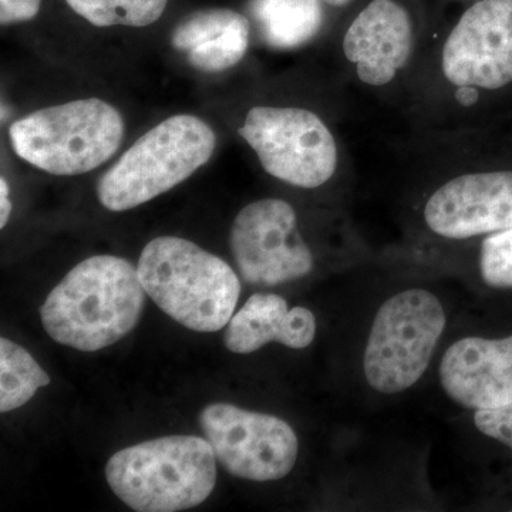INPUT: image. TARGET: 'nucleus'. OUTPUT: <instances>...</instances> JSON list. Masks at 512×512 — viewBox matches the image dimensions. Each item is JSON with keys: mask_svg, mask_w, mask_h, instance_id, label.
I'll return each instance as SVG.
<instances>
[{"mask_svg": "<svg viewBox=\"0 0 512 512\" xmlns=\"http://www.w3.org/2000/svg\"><path fill=\"white\" fill-rule=\"evenodd\" d=\"M247 19V16L232 9L198 10L178 23L171 36V43L180 52L188 53Z\"/></svg>", "mask_w": 512, "mask_h": 512, "instance_id": "obj_19", "label": "nucleus"}, {"mask_svg": "<svg viewBox=\"0 0 512 512\" xmlns=\"http://www.w3.org/2000/svg\"><path fill=\"white\" fill-rule=\"evenodd\" d=\"M106 478L134 511H184L204 503L214 491L217 457L207 439L161 437L114 454Z\"/></svg>", "mask_w": 512, "mask_h": 512, "instance_id": "obj_7", "label": "nucleus"}, {"mask_svg": "<svg viewBox=\"0 0 512 512\" xmlns=\"http://www.w3.org/2000/svg\"><path fill=\"white\" fill-rule=\"evenodd\" d=\"M431 35L406 0H367L339 37V62L349 90L397 107Z\"/></svg>", "mask_w": 512, "mask_h": 512, "instance_id": "obj_4", "label": "nucleus"}, {"mask_svg": "<svg viewBox=\"0 0 512 512\" xmlns=\"http://www.w3.org/2000/svg\"><path fill=\"white\" fill-rule=\"evenodd\" d=\"M200 424L217 461L232 476L259 483L281 480L298 460L295 431L271 414L217 403L202 410Z\"/></svg>", "mask_w": 512, "mask_h": 512, "instance_id": "obj_12", "label": "nucleus"}, {"mask_svg": "<svg viewBox=\"0 0 512 512\" xmlns=\"http://www.w3.org/2000/svg\"><path fill=\"white\" fill-rule=\"evenodd\" d=\"M136 266L113 255H97L74 266L47 296L40 318L60 345L96 352L136 328L146 305Z\"/></svg>", "mask_w": 512, "mask_h": 512, "instance_id": "obj_3", "label": "nucleus"}, {"mask_svg": "<svg viewBox=\"0 0 512 512\" xmlns=\"http://www.w3.org/2000/svg\"><path fill=\"white\" fill-rule=\"evenodd\" d=\"M446 322L440 299L426 289H407L387 299L373 320L363 356L369 386L396 394L419 382Z\"/></svg>", "mask_w": 512, "mask_h": 512, "instance_id": "obj_10", "label": "nucleus"}, {"mask_svg": "<svg viewBox=\"0 0 512 512\" xmlns=\"http://www.w3.org/2000/svg\"><path fill=\"white\" fill-rule=\"evenodd\" d=\"M73 12L97 28H146L163 16L168 0H66Z\"/></svg>", "mask_w": 512, "mask_h": 512, "instance_id": "obj_17", "label": "nucleus"}, {"mask_svg": "<svg viewBox=\"0 0 512 512\" xmlns=\"http://www.w3.org/2000/svg\"><path fill=\"white\" fill-rule=\"evenodd\" d=\"M315 335L316 318L309 309L302 306L289 309L282 296L255 293L229 320L224 343L229 352L249 355L269 342L305 349Z\"/></svg>", "mask_w": 512, "mask_h": 512, "instance_id": "obj_14", "label": "nucleus"}, {"mask_svg": "<svg viewBox=\"0 0 512 512\" xmlns=\"http://www.w3.org/2000/svg\"><path fill=\"white\" fill-rule=\"evenodd\" d=\"M511 87L512 0H476L431 36L397 109L412 134L478 131Z\"/></svg>", "mask_w": 512, "mask_h": 512, "instance_id": "obj_1", "label": "nucleus"}, {"mask_svg": "<svg viewBox=\"0 0 512 512\" xmlns=\"http://www.w3.org/2000/svg\"><path fill=\"white\" fill-rule=\"evenodd\" d=\"M123 137L119 110L96 97L33 111L9 128L16 156L53 175L96 170L116 154Z\"/></svg>", "mask_w": 512, "mask_h": 512, "instance_id": "obj_9", "label": "nucleus"}, {"mask_svg": "<svg viewBox=\"0 0 512 512\" xmlns=\"http://www.w3.org/2000/svg\"><path fill=\"white\" fill-rule=\"evenodd\" d=\"M251 9L262 39L274 49H298L325 26V6L318 0H254Z\"/></svg>", "mask_w": 512, "mask_h": 512, "instance_id": "obj_15", "label": "nucleus"}, {"mask_svg": "<svg viewBox=\"0 0 512 512\" xmlns=\"http://www.w3.org/2000/svg\"><path fill=\"white\" fill-rule=\"evenodd\" d=\"M214 130L200 117L177 114L138 138L100 178L97 197L104 208L133 210L184 183L210 161Z\"/></svg>", "mask_w": 512, "mask_h": 512, "instance_id": "obj_8", "label": "nucleus"}, {"mask_svg": "<svg viewBox=\"0 0 512 512\" xmlns=\"http://www.w3.org/2000/svg\"><path fill=\"white\" fill-rule=\"evenodd\" d=\"M158 308L195 332H218L234 316L241 282L217 255L178 237L148 242L137 266Z\"/></svg>", "mask_w": 512, "mask_h": 512, "instance_id": "obj_5", "label": "nucleus"}, {"mask_svg": "<svg viewBox=\"0 0 512 512\" xmlns=\"http://www.w3.org/2000/svg\"><path fill=\"white\" fill-rule=\"evenodd\" d=\"M474 424L481 434L504 444L512 453V402L500 407L476 410Z\"/></svg>", "mask_w": 512, "mask_h": 512, "instance_id": "obj_21", "label": "nucleus"}, {"mask_svg": "<svg viewBox=\"0 0 512 512\" xmlns=\"http://www.w3.org/2000/svg\"><path fill=\"white\" fill-rule=\"evenodd\" d=\"M251 39L249 19L215 37L210 42L195 47L187 53L192 67L205 73L225 72L244 60Z\"/></svg>", "mask_w": 512, "mask_h": 512, "instance_id": "obj_18", "label": "nucleus"}, {"mask_svg": "<svg viewBox=\"0 0 512 512\" xmlns=\"http://www.w3.org/2000/svg\"><path fill=\"white\" fill-rule=\"evenodd\" d=\"M12 214V202L9 200V184L5 177L0 178V228H5Z\"/></svg>", "mask_w": 512, "mask_h": 512, "instance_id": "obj_23", "label": "nucleus"}, {"mask_svg": "<svg viewBox=\"0 0 512 512\" xmlns=\"http://www.w3.org/2000/svg\"><path fill=\"white\" fill-rule=\"evenodd\" d=\"M440 383L466 409H491L512 402V335L457 340L441 360Z\"/></svg>", "mask_w": 512, "mask_h": 512, "instance_id": "obj_13", "label": "nucleus"}, {"mask_svg": "<svg viewBox=\"0 0 512 512\" xmlns=\"http://www.w3.org/2000/svg\"><path fill=\"white\" fill-rule=\"evenodd\" d=\"M325 8L345 9L349 8L355 0H318Z\"/></svg>", "mask_w": 512, "mask_h": 512, "instance_id": "obj_24", "label": "nucleus"}, {"mask_svg": "<svg viewBox=\"0 0 512 512\" xmlns=\"http://www.w3.org/2000/svg\"><path fill=\"white\" fill-rule=\"evenodd\" d=\"M42 0H0V23L28 22L39 13Z\"/></svg>", "mask_w": 512, "mask_h": 512, "instance_id": "obj_22", "label": "nucleus"}, {"mask_svg": "<svg viewBox=\"0 0 512 512\" xmlns=\"http://www.w3.org/2000/svg\"><path fill=\"white\" fill-rule=\"evenodd\" d=\"M232 254L242 279L278 286L305 278L315 268L311 245L295 208L281 198H262L242 208L231 228Z\"/></svg>", "mask_w": 512, "mask_h": 512, "instance_id": "obj_11", "label": "nucleus"}, {"mask_svg": "<svg viewBox=\"0 0 512 512\" xmlns=\"http://www.w3.org/2000/svg\"><path fill=\"white\" fill-rule=\"evenodd\" d=\"M400 154L423 181L420 218L430 235L464 242L512 229V168L483 160L473 131L410 133Z\"/></svg>", "mask_w": 512, "mask_h": 512, "instance_id": "obj_2", "label": "nucleus"}, {"mask_svg": "<svg viewBox=\"0 0 512 512\" xmlns=\"http://www.w3.org/2000/svg\"><path fill=\"white\" fill-rule=\"evenodd\" d=\"M478 271L490 288L512 291V229L494 232L481 239Z\"/></svg>", "mask_w": 512, "mask_h": 512, "instance_id": "obj_20", "label": "nucleus"}, {"mask_svg": "<svg viewBox=\"0 0 512 512\" xmlns=\"http://www.w3.org/2000/svg\"><path fill=\"white\" fill-rule=\"evenodd\" d=\"M238 134L269 177L301 190H319L350 175L352 160L329 116L298 104H256Z\"/></svg>", "mask_w": 512, "mask_h": 512, "instance_id": "obj_6", "label": "nucleus"}, {"mask_svg": "<svg viewBox=\"0 0 512 512\" xmlns=\"http://www.w3.org/2000/svg\"><path fill=\"white\" fill-rule=\"evenodd\" d=\"M49 383L50 377L28 350L12 340L0 339V412L19 409Z\"/></svg>", "mask_w": 512, "mask_h": 512, "instance_id": "obj_16", "label": "nucleus"}]
</instances>
